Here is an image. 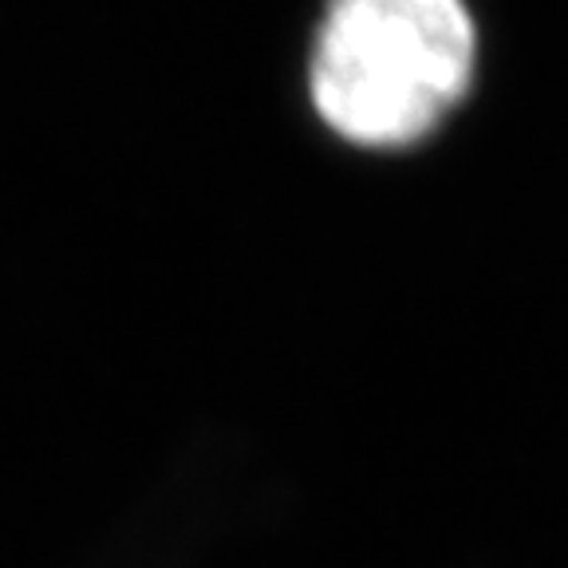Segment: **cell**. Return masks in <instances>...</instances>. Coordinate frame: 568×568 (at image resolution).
<instances>
[{
  "label": "cell",
  "instance_id": "cell-1",
  "mask_svg": "<svg viewBox=\"0 0 568 568\" xmlns=\"http://www.w3.org/2000/svg\"><path fill=\"white\" fill-rule=\"evenodd\" d=\"M474 20L462 0H332L312 52V99L359 146H407L466 95Z\"/></svg>",
  "mask_w": 568,
  "mask_h": 568
}]
</instances>
